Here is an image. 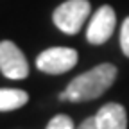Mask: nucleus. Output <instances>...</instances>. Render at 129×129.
Returning a JSON list of instances; mask_svg holds the SVG:
<instances>
[{
    "label": "nucleus",
    "instance_id": "obj_7",
    "mask_svg": "<svg viewBox=\"0 0 129 129\" xmlns=\"http://www.w3.org/2000/svg\"><path fill=\"white\" fill-rule=\"evenodd\" d=\"M29 101V95L23 90H14V88H4L0 90V113L14 111L22 106H25Z\"/></svg>",
    "mask_w": 129,
    "mask_h": 129
},
{
    "label": "nucleus",
    "instance_id": "obj_8",
    "mask_svg": "<svg viewBox=\"0 0 129 129\" xmlns=\"http://www.w3.org/2000/svg\"><path fill=\"white\" fill-rule=\"evenodd\" d=\"M47 129H77L68 115H56L47 124Z\"/></svg>",
    "mask_w": 129,
    "mask_h": 129
},
{
    "label": "nucleus",
    "instance_id": "obj_1",
    "mask_svg": "<svg viewBox=\"0 0 129 129\" xmlns=\"http://www.w3.org/2000/svg\"><path fill=\"white\" fill-rule=\"evenodd\" d=\"M117 79V67L111 63H102L84 74L77 75L70 84L59 93V101L84 102L101 97Z\"/></svg>",
    "mask_w": 129,
    "mask_h": 129
},
{
    "label": "nucleus",
    "instance_id": "obj_4",
    "mask_svg": "<svg viewBox=\"0 0 129 129\" xmlns=\"http://www.w3.org/2000/svg\"><path fill=\"white\" fill-rule=\"evenodd\" d=\"M0 72L13 81H20L29 75V64L23 52L9 40L0 41Z\"/></svg>",
    "mask_w": 129,
    "mask_h": 129
},
{
    "label": "nucleus",
    "instance_id": "obj_6",
    "mask_svg": "<svg viewBox=\"0 0 129 129\" xmlns=\"http://www.w3.org/2000/svg\"><path fill=\"white\" fill-rule=\"evenodd\" d=\"M93 118L97 129H127V113L118 102L104 104Z\"/></svg>",
    "mask_w": 129,
    "mask_h": 129
},
{
    "label": "nucleus",
    "instance_id": "obj_9",
    "mask_svg": "<svg viewBox=\"0 0 129 129\" xmlns=\"http://www.w3.org/2000/svg\"><path fill=\"white\" fill-rule=\"evenodd\" d=\"M120 47H122V52L129 57V16L124 20L120 29Z\"/></svg>",
    "mask_w": 129,
    "mask_h": 129
},
{
    "label": "nucleus",
    "instance_id": "obj_5",
    "mask_svg": "<svg viewBox=\"0 0 129 129\" xmlns=\"http://www.w3.org/2000/svg\"><path fill=\"white\" fill-rule=\"evenodd\" d=\"M117 25V16L111 6H102L93 13V18L86 29V38L91 45H102L106 43Z\"/></svg>",
    "mask_w": 129,
    "mask_h": 129
},
{
    "label": "nucleus",
    "instance_id": "obj_10",
    "mask_svg": "<svg viewBox=\"0 0 129 129\" xmlns=\"http://www.w3.org/2000/svg\"><path fill=\"white\" fill-rule=\"evenodd\" d=\"M77 129H97V124H95V118L91 117V118H86L83 124H81Z\"/></svg>",
    "mask_w": 129,
    "mask_h": 129
},
{
    "label": "nucleus",
    "instance_id": "obj_2",
    "mask_svg": "<svg viewBox=\"0 0 129 129\" xmlns=\"http://www.w3.org/2000/svg\"><path fill=\"white\" fill-rule=\"evenodd\" d=\"M90 11L91 7L88 0H67L64 4L56 7L52 20L54 25L64 34H77L84 20L90 16Z\"/></svg>",
    "mask_w": 129,
    "mask_h": 129
},
{
    "label": "nucleus",
    "instance_id": "obj_3",
    "mask_svg": "<svg viewBox=\"0 0 129 129\" xmlns=\"http://www.w3.org/2000/svg\"><path fill=\"white\" fill-rule=\"evenodd\" d=\"M77 52L68 47H52L36 57V67L45 74H64L77 64Z\"/></svg>",
    "mask_w": 129,
    "mask_h": 129
}]
</instances>
